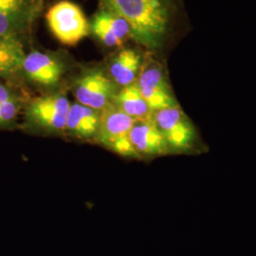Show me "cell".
<instances>
[{"mask_svg":"<svg viewBox=\"0 0 256 256\" xmlns=\"http://www.w3.org/2000/svg\"><path fill=\"white\" fill-rule=\"evenodd\" d=\"M101 111L82 106L79 102L70 104L64 131L79 138H95L99 128Z\"/></svg>","mask_w":256,"mask_h":256,"instance_id":"cell-11","label":"cell"},{"mask_svg":"<svg viewBox=\"0 0 256 256\" xmlns=\"http://www.w3.org/2000/svg\"><path fill=\"white\" fill-rule=\"evenodd\" d=\"M130 140L140 156L162 155L169 149L153 118L135 120L130 131Z\"/></svg>","mask_w":256,"mask_h":256,"instance_id":"cell-8","label":"cell"},{"mask_svg":"<svg viewBox=\"0 0 256 256\" xmlns=\"http://www.w3.org/2000/svg\"><path fill=\"white\" fill-rule=\"evenodd\" d=\"M136 82L153 112L178 106L164 72L158 63L150 61L144 64Z\"/></svg>","mask_w":256,"mask_h":256,"instance_id":"cell-5","label":"cell"},{"mask_svg":"<svg viewBox=\"0 0 256 256\" xmlns=\"http://www.w3.org/2000/svg\"><path fill=\"white\" fill-rule=\"evenodd\" d=\"M48 27L64 45L74 46L90 34V24L82 10L70 1L56 3L46 14Z\"/></svg>","mask_w":256,"mask_h":256,"instance_id":"cell-3","label":"cell"},{"mask_svg":"<svg viewBox=\"0 0 256 256\" xmlns=\"http://www.w3.org/2000/svg\"><path fill=\"white\" fill-rule=\"evenodd\" d=\"M116 94V84L99 70L82 74L75 88L78 102L97 110H102L112 102Z\"/></svg>","mask_w":256,"mask_h":256,"instance_id":"cell-6","label":"cell"},{"mask_svg":"<svg viewBox=\"0 0 256 256\" xmlns=\"http://www.w3.org/2000/svg\"><path fill=\"white\" fill-rule=\"evenodd\" d=\"M112 102L134 120H149L153 118V111L150 110L138 90L137 82L122 88L114 96Z\"/></svg>","mask_w":256,"mask_h":256,"instance_id":"cell-13","label":"cell"},{"mask_svg":"<svg viewBox=\"0 0 256 256\" xmlns=\"http://www.w3.org/2000/svg\"><path fill=\"white\" fill-rule=\"evenodd\" d=\"M135 120L113 102H110L101 111L95 138L102 146L122 156L140 158L130 140V131Z\"/></svg>","mask_w":256,"mask_h":256,"instance_id":"cell-2","label":"cell"},{"mask_svg":"<svg viewBox=\"0 0 256 256\" xmlns=\"http://www.w3.org/2000/svg\"><path fill=\"white\" fill-rule=\"evenodd\" d=\"M90 30L102 42L108 46H119L130 36V28L126 20L110 10L102 9L92 19Z\"/></svg>","mask_w":256,"mask_h":256,"instance_id":"cell-10","label":"cell"},{"mask_svg":"<svg viewBox=\"0 0 256 256\" xmlns=\"http://www.w3.org/2000/svg\"><path fill=\"white\" fill-rule=\"evenodd\" d=\"M104 9L126 20L130 37L147 48H156L168 25L164 0H102Z\"/></svg>","mask_w":256,"mask_h":256,"instance_id":"cell-1","label":"cell"},{"mask_svg":"<svg viewBox=\"0 0 256 256\" xmlns=\"http://www.w3.org/2000/svg\"><path fill=\"white\" fill-rule=\"evenodd\" d=\"M42 6L43 0H0V10L19 14L34 19Z\"/></svg>","mask_w":256,"mask_h":256,"instance_id":"cell-16","label":"cell"},{"mask_svg":"<svg viewBox=\"0 0 256 256\" xmlns=\"http://www.w3.org/2000/svg\"><path fill=\"white\" fill-rule=\"evenodd\" d=\"M22 70L28 78L43 86L56 84L63 74V66L57 59L39 52L25 56Z\"/></svg>","mask_w":256,"mask_h":256,"instance_id":"cell-9","label":"cell"},{"mask_svg":"<svg viewBox=\"0 0 256 256\" xmlns=\"http://www.w3.org/2000/svg\"><path fill=\"white\" fill-rule=\"evenodd\" d=\"M16 99L9 88L0 84V104Z\"/></svg>","mask_w":256,"mask_h":256,"instance_id":"cell-18","label":"cell"},{"mask_svg":"<svg viewBox=\"0 0 256 256\" xmlns=\"http://www.w3.org/2000/svg\"><path fill=\"white\" fill-rule=\"evenodd\" d=\"M140 72V56L130 48L122 50L110 64L111 79L122 88L137 82Z\"/></svg>","mask_w":256,"mask_h":256,"instance_id":"cell-12","label":"cell"},{"mask_svg":"<svg viewBox=\"0 0 256 256\" xmlns=\"http://www.w3.org/2000/svg\"><path fill=\"white\" fill-rule=\"evenodd\" d=\"M25 56L19 38L0 36V77L10 76L22 70Z\"/></svg>","mask_w":256,"mask_h":256,"instance_id":"cell-14","label":"cell"},{"mask_svg":"<svg viewBox=\"0 0 256 256\" xmlns=\"http://www.w3.org/2000/svg\"><path fill=\"white\" fill-rule=\"evenodd\" d=\"M153 120L169 148L186 151L192 146L196 140V130L178 104L155 111Z\"/></svg>","mask_w":256,"mask_h":256,"instance_id":"cell-4","label":"cell"},{"mask_svg":"<svg viewBox=\"0 0 256 256\" xmlns=\"http://www.w3.org/2000/svg\"><path fill=\"white\" fill-rule=\"evenodd\" d=\"M20 104L16 99L0 104V124L9 122L16 118L18 113Z\"/></svg>","mask_w":256,"mask_h":256,"instance_id":"cell-17","label":"cell"},{"mask_svg":"<svg viewBox=\"0 0 256 256\" xmlns=\"http://www.w3.org/2000/svg\"><path fill=\"white\" fill-rule=\"evenodd\" d=\"M70 104L61 94L39 97L32 102L28 115L30 120L40 128L50 131L66 130V122Z\"/></svg>","mask_w":256,"mask_h":256,"instance_id":"cell-7","label":"cell"},{"mask_svg":"<svg viewBox=\"0 0 256 256\" xmlns=\"http://www.w3.org/2000/svg\"><path fill=\"white\" fill-rule=\"evenodd\" d=\"M34 21L27 16L0 10V36L19 38Z\"/></svg>","mask_w":256,"mask_h":256,"instance_id":"cell-15","label":"cell"}]
</instances>
